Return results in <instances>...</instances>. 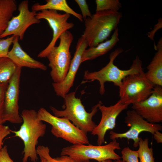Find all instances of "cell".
<instances>
[{"instance_id": "obj_21", "label": "cell", "mask_w": 162, "mask_h": 162, "mask_svg": "<svg viewBox=\"0 0 162 162\" xmlns=\"http://www.w3.org/2000/svg\"><path fill=\"white\" fill-rule=\"evenodd\" d=\"M17 68L9 58L0 57V83L8 82Z\"/></svg>"}, {"instance_id": "obj_4", "label": "cell", "mask_w": 162, "mask_h": 162, "mask_svg": "<svg viewBox=\"0 0 162 162\" xmlns=\"http://www.w3.org/2000/svg\"><path fill=\"white\" fill-rule=\"evenodd\" d=\"M76 91L68 93L64 98V109L59 110L50 106L54 115L58 117H64L84 132H92L97 126L92 121V118L98 110L99 106L103 104L101 101L93 106L90 112H87L82 104L80 98L75 96Z\"/></svg>"}, {"instance_id": "obj_26", "label": "cell", "mask_w": 162, "mask_h": 162, "mask_svg": "<svg viewBox=\"0 0 162 162\" xmlns=\"http://www.w3.org/2000/svg\"><path fill=\"white\" fill-rule=\"evenodd\" d=\"M8 82L0 83V125L3 124L5 123L4 120V100Z\"/></svg>"}, {"instance_id": "obj_23", "label": "cell", "mask_w": 162, "mask_h": 162, "mask_svg": "<svg viewBox=\"0 0 162 162\" xmlns=\"http://www.w3.org/2000/svg\"><path fill=\"white\" fill-rule=\"evenodd\" d=\"M148 139L145 138L144 140L139 138L138 142L139 146L137 151L140 162H154L153 149L148 147Z\"/></svg>"}, {"instance_id": "obj_22", "label": "cell", "mask_w": 162, "mask_h": 162, "mask_svg": "<svg viewBox=\"0 0 162 162\" xmlns=\"http://www.w3.org/2000/svg\"><path fill=\"white\" fill-rule=\"evenodd\" d=\"M37 153L40 160L44 162H77L68 155L52 158L50 154V148L43 146H38L36 149Z\"/></svg>"}, {"instance_id": "obj_7", "label": "cell", "mask_w": 162, "mask_h": 162, "mask_svg": "<svg viewBox=\"0 0 162 162\" xmlns=\"http://www.w3.org/2000/svg\"><path fill=\"white\" fill-rule=\"evenodd\" d=\"M38 112L39 120L51 125V133L72 145L89 144L87 134L75 126L68 119L53 115L45 108H40Z\"/></svg>"}, {"instance_id": "obj_14", "label": "cell", "mask_w": 162, "mask_h": 162, "mask_svg": "<svg viewBox=\"0 0 162 162\" xmlns=\"http://www.w3.org/2000/svg\"><path fill=\"white\" fill-rule=\"evenodd\" d=\"M102 104L98 107L101 113L100 121L91 133L92 135L97 136L98 145H101L105 142L104 137L106 132L115 128L117 117L122 111L128 108V106L123 103L120 100L109 106Z\"/></svg>"}, {"instance_id": "obj_34", "label": "cell", "mask_w": 162, "mask_h": 162, "mask_svg": "<svg viewBox=\"0 0 162 162\" xmlns=\"http://www.w3.org/2000/svg\"><path fill=\"white\" fill-rule=\"evenodd\" d=\"M113 162H125L123 161L122 160H115L114 161H113Z\"/></svg>"}, {"instance_id": "obj_2", "label": "cell", "mask_w": 162, "mask_h": 162, "mask_svg": "<svg viewBox=\"0 0 162 162\" xmlns=\"http://www.w3.org/2000/svg\"><path fill=\"white\" fill-rule=\"evenodd\" d=\"M123 51V49L120 48L111 52L110 54L109 62L100 70L93 72L87 70L85 72L84 79L90 81L95 80L99 81L100 85L99 93L101 95L105 92L104 84L106 82H112L115 86L119 87L122 80L128 76L137 74L143 71L142 62L138 56H136L133 60L128 69L121 70L115 65L114 60Z\"/></svg>"}, {"instance_id": "obj_17", "label": "cell", "mask_w": 162, "mask_h": 162, "mask_svg": "<svg viewBox=\"0 0 162 162\" xmlns=\"http://www.w3.org/2000/svg\"><path fill=\"white\" fill-rule=\"evenodd\" d=\"M156 51L150 63L147 67L145 73L146 78L155 85L162 86V38L158 42Z\"/></svg>"}, {"instance_id": "obj_12", "label": "cell", "mask_w": 162, "mask_h": 162, "mask_svg": "<svg viewBox=\"0 0 162 162\" xmlns=\"http://www.w3.org/2000/svg\"><path fill=\"white\" fill-rule=\"evenodd\" d=\"M17 67L16 70L8 82L5 92L4 120L13 124H20L22 119L19 114V99L22 70Z\"/></svg>"}, {"instance_id": "obj_35", "label": "cell", "mask_w": 162, "mask_h": 162, "mask_svg": "<svg viewBox=\"0 0 162 162\" xmlns=\"http://www.w3.org/2000/svg\"><path fill=\"white\" fill-rule=\"evenodd\" d=\"M40 162H44L42 160H40Z\"/></svg>"}, {"instance_id": "obj_31", "label": "cell", "mask_w": 162, "mask_h": 162, "mask_svg": "<svg viewBox=\"0 0 162 162\" xmlns=\"http://www.w3.org/2000/svg\"><path fill=\"white\" fill-rule=\"evenodd\" d=\"M162 28V19L160 18L158 20V22L155 24L153 29L147 34V36L151 40L154 41V37L156 32Z\"/></svg>"}, {"instance_id": "obj_32", "label": "cell", "mask_w": 162, "mask_h": 162, "mask_svg": "<svg viewBox=\"0 0 162 162\" xmlns=\"http://www.w3.org/2000/svg\"><path fill=\"white\" fill-rule=\"evenodd\" d=\"M153 135V138L158 143L162 142V134L159 131L155 132Z\"/></svg>"}, {"instance_id": "obj_18", "label": "cell", "mask_w": 162, "mask_h": 162, "mask_svg": "<svg viewBox=\"0 0 162 162\" xmlns=\"http://www.w3.org/2000/svg\"><path fill=\"white\" fill-rule=\"evenodd\" d=\"M118 29L114 30L111 38L100 43L96 46L89 47L83 51L81 58V63L86 61L94 59L106 53L119 41Z\"/></svg>"}, {"instance_id": "obj_30", "label": "cell", "mask_w": 162, "mask_h": 162, "mask_svg": "<svg viewBox=\"0 0 162 162\" xmlns=\"http://www.w3.org/2000/svg\"><path fill=\"white\" fill-rule=\"evenodd\" d=\"M0 162H14L9 155L6 145L0 151Z\"/></svg>"}, {"instance_id": "obj_10", "label": "cell", "mask_w": 162, "mask_h": 162, "mask_svg": "<svg viewBox=\"0 0 162 162\" xmlns=\"http://www.w3.org/2000/svg\"><path fill=\"white\" fill-rule=\"evenodd\" d=\"M70 15L65 13H59L57 11L51 10H43L37 13L36 18L39 20H46L53 32L52 38L50 43L45 49L38 54V57H46L50 51L55 46L56 42L61 35L74 26L73 23L68 21Z\"/></svg>"}, {"instance_id": "obj_13", "label": "cell", "mask_w": 162, "mask_h": 162, "mask_svg": "<svg viewBox=\"0 0 162 162\" xmlns=\"http://www.w3.org/2000/svg\"><path fill=\"white\" fill-rule=\"evenodd\" d=\"M132 109L147 122H162V86L155 85L151 95L145 100L132 104Z\"/></svg>"}, {"instance_id": "obj_25", "label": "cell", "mask_w": 162, "mask_h": 162, "mask_svg": "<svg viewBox=\"0 0 162 162\" xmlns=\"http://www.w3.org/2000/svg\"><path fill=\"white\" fill-rule=\"evenodd\" d=\"M122 158L125 162H139L136 151L131 149L128 147L124 148L122 151Z\"/></svg>"}, {"instance_id": "obj_8", "label": "cell", "mask_w": 162, "mask_h": 162, "mask_svg": "<svg viewBox=\"0 0 162 162\" xmlns=\"http://www.w3.org/2000/svg\"><path fill=\"white\" fill-rule=\"evenodd\" d=\"M155 86L146 78L144 71L128 76L119 87V100L128 105L143 101L151 95Z\"/></svg>"}, {"instance_id": "obj_19", "label": "cell", "mask_w": 162, "mask_h": 162, "mask_svg": "<svg viewBox=\"0 0 162 162\" xmlns=\"http://www.w3.org/2000/svg\"><path fill=\"white\" fill-rule=\"evenodd\" d=\"M44 4H40L36 3L32 7V11L37 12L44 10H51L56 11H63L65 13L72 15L82 22L83 19L82 15L72 9L68 4L65 0H46Z\"/></svg>"}, {"instance_id": "obj_9", "label": "cell", "mask_w": 162, "mask_h": 162, "mask_svg": "<svg viewBox=\"0 0 162 162\" xmlns=\"http://www.w3.org/2000/svg\"><path fill=\"white\" fill-rule=\"evenodd\" d=\"M126 114L124 122L130 129L123 133L111 131L110 138L112 140L123 138L132 140L134 141L133 146L136 148L138 146L139 135L141 133L146 131L153 134L156 131L162 130L161 125L147 122L133 109L128 110Z\"/></svg>"}, {"instance_id": "obj_29", "label": "cell", "mask_w": 162, "mask_h": 162, "mask_svg": "<svg viewBox=\"0 0 162 162\" xmlns=\"http://www.w3.org/2000/svg\"><path fill=\"white\" fill-rule=\"evenodd\" d=\"M11 130L8 126L0 125V151L3 148L4 139L10 134Z\"/></svg>"}, {"instance_id": "obj_24", "label": "cell", "mask_w": 162, "mask_h": 162, "mask_svg": "<svg viewBox=\"0 0 162 162\" xmlns=\"http://www.w3.org/2000/svg\"><path fill=\"white\" fill-rule=\"evenodd\" d=\"M96 12L111 11L118 12L122 7L118 0H96Z\"/></svg>"}, {"instance_id": "obj_27", "label": "cell", "mask_w": 162, "mask_h": 162, "mask_svg": "<svg viewBox=\"0 0 162 162\" xmlns=\"http://www.w3.org/2000/svg\"><path fill=\"white\" fill-rule=\"evenodd\" d=\"M15 36L12 35L6 39H0V57H6Z\"/></svg>"}, {"instance_id": "obj_11", "label": "cell", "mask_w": 162, "mask_h": 162, "mask_svg": "<svg viewBox=\"0 0 162 162\" xmlns=\"http://www.w3.org/2000/svg\"><path fill=\"white\" fill-rule=\"evenodd\" d=\"M28 4V0L20 3L18 6L19 14L12 17L7 28L0 36V39L12 35L17 36L20 40H22L26 30L30 26L40 22V20L36 17L37 12L30 11Z\"/></svg>"}, {"instance_id": "obj_33", "label": "cell", "mask_w": 162, "mask_h": 162, "mask_svg": "<svg viewBox=\"0 0 162 162\" xmlns=\"http://www.w3.org/2000/svg\"><path fill=\"white\" fill-rule=\"evenodd\" d=\"M85 162H91V161H89H89H88ZM102 162H113V161H112V160H111L108 159V160H107L104 161Z\"/></svg>"}, {"instance_id": "obj_16", "label": "cell", "mask_w": 162, "mask_h": 162, "mask_svg": "<svg viewBox=\"0 0 162 162\" xmlns=\"http://www.w3.org/2000/svg\"><path fill=\"white\" fill-rule=\"evenodd\" d=\"M19 39L18 36H15L12 48L6 57L10 59L17 67L46 70L47 68L45 65L32 58L23 50L19 43Z\"/></svg>"}, {"instance_id": "obj_20", "label": "cell", "mask_w": 162, "mask_h": 162, "mask_svg": "<svg viewBox=\"0 0 162 162\" xmlns=\"http://www.w3.org/2000/svg\"><path fill=\"white\" fill-rule=\"evenodd\" d=\"M17 9L15 0H0V36L7 28L14 13Z\"/></svg>"}, {"instance_id": "obj_15", "label": "cell", "mask_w": 162, "mask_h": 162, "mask_svg": "<svg viewBox=\"0 0 162 162\" xmlns=\"http://www.w3.org/2000/svg\"><path fill=\"white\" fill-rule=\"evenodd\" d=\"M88 46L87 41L82 34L78 39L76 50L71 60L67 74L61 82L53 83L52 85L57 95L64 98L73 85L76 75L81 63L82 56L84 50Z\"/></svg>"}, {"instance_id": "obj_28", "label": "cell", "mask_w": 162, "mask_h": 162, "mask_svg": "<svg viewBox=\"0 0 162 162\" xmlns=\"http://www.w3.org/2000/svg\"><path fill=\"white\" fill-rule=\"evenodd\" d=\"M80 9L83 19L84 20L88 17H91L92 15L89 9L85 0H75Z\"/></svg>"}, {"instance_id": "obj_1", "label": "cell", "mask_w": 162, "mask_h": 162, "mask_svg": "<svg viewBox=\"0 0 162 162\" xmlns=\"http://www.w3.org/2000/svg\"><path fill=\"white\" fill-rule=\"evenodd\" d=\"M21 117L22 124L19 130L11 132L15 134L14 136L20 138L23 141L24 148L22 162H27L28 158L33 162L38 160L36 146L38 140L45 135L46 126L38 118V112L34 110H23Z\"/></svg>"}, {"instance_id": "obj_5", "label": "cell", "mask_w": 162, "mask_h": 162, "mask_svg": "<svg viewBox=\"0 0 162 162\" xmlns=\"http://www.w3.org/2000/svg\"><path fill=\"white\" fill-rule=\"evenodd\" d=\"M120 149L119 143L116 139H114L104 145H72L63 148L61 156L68 155L77 162H85L90 159H94L98 162L108 159L115 161L120 160L121 158L114 150Z\"/></svg>"}, {"instance_id": "obj_6", "label": "cell", "mask_w": 162, "mask_h": 162, "mask_svg": "<svg viewBox=\"0 0 162 162\" xmlns=\"http://www.w3.org/2000/svg\"><path fill=\"white\" fill-rule=\"evenodd\" d=\"M73 38L70 32H64L59 38L58 46L53 47L46 56L51 69L50 75L54 83L61 82L67 74L71 60L70 49Z\"/></svg>"}, {"instance_id": "obj_3", "label": "cell", "mask_w": 162, "mask_h": 162, "mask_svg": "<svg viewBox=\"0 0 162 162\" xmlns=\"http://www.w3.org/2000/svg\"><path fill=\"white\" fill-rule=\"evenodd\" d=\"M122 17L121 13L111 11L96 12L91 17L84 20L83 35L89 47L96 46L104 42L112 32L117 28Z\"/></svg>"}]
</instances>
